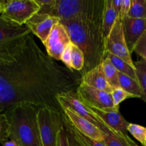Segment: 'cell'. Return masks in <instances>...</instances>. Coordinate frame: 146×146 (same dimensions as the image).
<instances>
[{
	"mask_svg": "<svg viewBox=\"0 0 146 146\" xmlns=\"http://www.w3.org/2000/svg\"><path fill=\"white\" fill-rule=\"evenodd\" d=\"M80 72L44 54L28 34L0 44V108L29 103L62 112L57 96L76 92Z\"/></svg>",
	"mask_w": 146,
	"mask_h": 146,
	"instance_id": "1",
	"label": "cell"
},
{
	"mask_svg": "<svg viewBox=\"0 0 146 146\" xmlns=\"http://www.w3.org/2000/svg\"><path fill=\"white\" fill-rule=\"evenodd\" d=\"M105 0L94 9L67 21H60L70 36L71 42L84 54V64L81 75H84L102 64L106 56L102 32V20Z\"/></svg>",
	"mask_w": 146,
	"mask_h": 146,
	"instance_id": "2",
	"label": "cell"
},
{
	"mask_svg": "<svg viewBox=\"0 0 146 146\" xmlns=\"http://www.w3.org/2000/svg\"><path fill=\"white\" fill-rule=\"evenodd\" d=\"M42 107L21 103L5 111L9 125V138L20 146H42L37 114Z\"/></svg>",
	"mask_w": 146,
	"mask_h": 146,
	"instance_id": "3",
	"label": "cell"
},
{
	"mask_svg": "<svg viewBox=\"0 0 146 146\" xmlns=\"http://www.w3.org/2000/svg\"><path fill=\"white\" fill-rule=\"evenodd\" d=\"M37 119L42 146H57L58 134L64 126L62 112L42 107Z\"/></svg>",
	"mask_w": 146,
	"mask_h": 146,
	"instance_id": "4",
	"label": "cell"
},
{
	"mask_svg": "<svg viewBox=\"0 0 146 146\" xmlns=\"http://www.w3.org/2000/svg\"><path fill=\"white\" fill-rule=\"evenodd\" d=\"M39 11L40 6L35 0H9L4 1L0 16L9 22L23 26Z\"/></svg>",
	"mask_w": 146,
	"mask_h": 146,
	"instance_id": "5",
	"label": "cell"
},
{
	"mask_svg": "<svg viewBox=\"0 0 146 146\" xmlns=\"http://www.w3.org/2000/svg\"><path fill=\"white\" fill-rule=\"evenodd\" d=\"M102 0H57L51 15L60 21H67L94 9Z\"/></svg>",
	"mask_w": 146,
	"mask_h": 146,
	"instance_id": "6",
	"label": "cell"
},
{
	"mask_svg": "<svg viewBox=\"0 0 146 146\" xmlns=\"http://www.w3.org/2000/svg\"><path fill=\"white\" fill-rule=\"evenodd\" d=\"M104 48L106 53H110L115 56L119 57L133 68H135L134 62L132 59L131 53L127 48L125 39L123 27L120 19L117 18L116 19L110 34L105 38Z\"/></svg>",
	"mask_w": 146,
	"mask_h": 146,
	"instance_id": "7",
	"label": "cell"
},
{
	"mask_svg": "<svg viewBox=\"0 0 146 146\" xmlns=\"http://www.w3.org/2000/svg\"><path fill=\"white\" fill-rule=\"evenodd\" d=\"M79 99L85 106L102 110L114 109L111 94L97 89L82 81L76 91Z\"/></svg>",
	"mask_w": 146,
	"mask_h": 146,
	"instance_id": "8",
	"label": "cell"
},
{
	"mask_svg": "<svg viewBox=\"0 0 146 146\" xmlns=\"http://www.w3.org/2000/svg\"><path fill=\"white\" fill-rule=\"evenodd\" d=\"M71 43L67 29L60 21L54 24L44 45L47 55L55 61L61 60L64 48Z\"/></svg>",
	"mask_w": 146,
	"mask_h": 146,
	"instance_id": "9",
	"label": "cell"
},
{
	"mask_svg": "<svg viewBox=\"0 0 146 146\" xmlns=\"http://www.w3.org/2000/svg\"><path fill=\"white\" fill-rule=\"evenodd\" d=\"M57 98L62 109L68 108L98 128L100 120L79 99L76 92L72 91L60 94Z\"/></svg>",
	"mask_w": 146,
	"mask_h": 146,
	"instance_id": "10",
	"label": "cell"
},
{
	"mask_svg": "<svg viewBox=\"0 0 146 146\" xmlns=\"http://www.w3.org/2000/svg\"><path fill=\"white\" fill-rule=\"evenodd\" d=\"M86 106L109 128L118 133L127 135V127L130 123L127 122L120 114L119 111L120 108L102 110L88 106Z\"/></svg>",
	"mask_w": 146,
	"mask_h": 146,
	"instance_id": "11",
	"label": "cell"
},
{
	"mask_svg": "<svg viewBox=\"0 0 146 146\" xmlns=\"http://www.w3.org/2000/svg\"><path fill=\"white\" fill-rule=\"evenodd\" d=\"M60 21V19L58 17L37 13L26 23L25 25L31 33L37 36L44 44L48 38L53 26Z\"/></svg>",
	"mask_w": 146,
	"mask_h": 146,
	"instance_id": "12",
	"label": "cell"
},
{
	"mask_svg": "<svg viewBox=\"0 0 146 146\" xmlns=\"http://www.w3.org/2000/svg\"><path fill=\"white\" fill-rule=\"evenodd\" d=\"M120 21L127 48L132 53L138 40L146 31V19L125 17Z\"/></svg>",
	"mask_w": 146,
	"mask_h": 146,
	"instance_id": "13",
	"label": "cell"
},
{
	"mask_svg": "<svg viewBox=\"0 0 146 146\" xmlns=\"http://www.w3.org/2000/svg\"><path fill=\"white\" fill-rule=\"evenodd\" d=\"M62 113L69 122L81 133L98 141H103L105 134L85 118L74 113L68 108H63Z\"/></svg>",
	"mask_w": 146,
	"mask_h": 146,
	"instance_id": "14",
	"label": "cell"
},
{
	"mask_svg": "<svg viewBox=\"0 0 146 146\" xmlns=\"http://www.w3.org/2000/svg\"><path fill=\"white\" fill-rule=\"evenodd\" d=\"M82 81L93 88L109 94H111L113 91L106 79L102 64L82 76Z\"/></svg>",
	"mask_w": 146,
	"mask_h": 146,
	"instance_id": "15",
	"label": "cell"
},
{
	"mask_svg": "<svg viewBox=\"0 0 146 146\" xmlns=\"http://www.w3.org/2000/svg\"><path fill=\"white\" fill-rule=\"evenodd\" d=\"M31 31L26 25L19 26L4 19L0 16V44L19 38Z\"/></svg>",
	"mask_w": 146,
	"mask_h": 146,
	"instance_id": "16",
	"label": "cell"
},
{
	"mask_svg": "<svg viewBox=\"0 0 146 146\" xmlns=\"http://www.w3.org/2000/svg\"><path fill=\"white\" fill-rule=\"evenodd\" d=\"M98 128L105 134L103 142L106 146H139L128 136V135H123L115 132L114 130L107 126L101 120L99 123Z\"/></svg>",
	"mask_w": 146,
	"mask_h": 146,
	"instance_id": "17",
	"label": "cell"
},
{
	"mask_svg": "<svg viewBox=\"0 0 146 146\" xmlns=\"http://www.w3.org/2000/svg\"><path fill=\"white\" fill-rule=\"evenodd\" d=\"M63 123H64V127L66 131L72 135L73 138L81 146H106L103 141H96V140L92 139V138L81 133L69 122L64 114H63Z\"/></svg>",
	"mask_w": 146,
	"mask_h": 146,
	"instance_id": "18",
	"label": "cell"
},
{
	"mask_svg": "<svg viewBox=\"0 0 146 146\" xmlns=\"http://www.w3.org/2000/svg\"><path fill=\"white\" fill-rule=\"evenodd\" d=\"M117 19V14L113 9L112 0H105L102 20V32L104 39L110 34Z\"/></svg>",
	"mask_w": 146,
	"mask_h": 146,
	"instance_id": "19",
	"label": "cell"
},
{
	"mask_svg": "<svg viewBox=\"0 0 146 146\" xmlns=\"http://www.w3.org/2000/svg\"><path fill=\"white\" fill-rule=\"evenodd\" d=\"M119 81H120V88H123L127 92L133 94L136 98H142L143 91L140 88L139 83L137 80H135L125 74L118 72Z\"/></svg>",
	"mask_w": 146,
	"mask_h": 146,
	"instance_id": "20",
	"label": "cell"
},
{
	"mask_svg": "<svg viewBox=\"0 0 146 146\" xmlns=\"http://www.w3.org/2000/svg\"><path fill=\"white\" fill-rule=\"evenodd\" d=\"M105 57H107L110 60V62L112 63V64L114 66L115 68L117 69V71L119 73L125 74V75L137 81L135 73V68H133L130 64L125 62L124 60L121 59L119 57L115 56L113 55L110 53H106Z\"/></svg>",
	"mask_w": 146,
	"mask_h": 146,
	"instance_id": "21",
	"label": "cell"
},
{
	"mask_svg": "<svg viewBox=\"0 0 146 146\" xmlns=\"http://www.w3.org/2000/svg\"><path fill=\"white\" fill-rule=\"evenodd\" d=\"M102 66L105 78L110 87L113 90L120 88V81H119L118 71L107 57H105L102 62Z\"/></svg>",
	"mask_w": 146,
	"mask_h": 146,
	"instance_id": "22",
	"label": "cell"
},
{
	"mask_svg": "<svg viewBox=\"0 0 146 146\" xmlns=\"http://www.w3.org/2000/svg\"><path fill=\"white\" fill-rule=\"evenodd\" d=\"M134 64L137 81L143 91L141 99L146 103V61L141 58Z\"/></svg>",
	"mask_w": 146,
	"mask_h": 146,
	"instance_id": "23",
	"label": "cell"
},
{
	"mask_svg": "<svg viewBox=\"0 0 146 146\" xmlns=\"http://www.w3.org/2000/svg\"><path fill=\"white\" fill-rule=\"evenodd\" d=\"M127 17L146 19V0H132Z\"/></svg>",
	"mask_w": 146,
	"mask_h": 146,
	"instance_id": "24",
	"label": "cell"
},
{
	"mask_svg": "<svg viewBox=\"0 0 146 146\" xmlns=\"http://www.w3.org/2000/svg\"><path fill=\"white\" fill-rule=\"evenodd\" d=\"M71 63L72 70L81 72L84 64V57L82 51L77 46L72 43Z\"/></svg>",
	"mask_w": 146,
	"mask_h": 146,
	"instance_id": "25",
	"label": "cell"
},
{
	"mask_svg": "<svg viewBox=\"0 0 146 146\" xmlns=\"http://www.w3.org/2000/svg\"><path fill=\"white\" fill-rule=\"evenodd\" d=\"M127 132L139 141L143 146H146V127L135 123H129Z\"/></svg>",
	"mask_w": 146,
	"mask_h": 146,
	"instance_id": "26",
	"label": "cell"
},
{
	"mask_svg": "<svg viewBox=\"0 0 146 146\" xmlns=\"http://www.w3.org/2000/svg\"><path fill=\"white\" fill-rule=\"evenodd\" d=\"M111 96L115 107H120V103L123 102L124 100L127 99V98H136V96H135L134 95L127 92L121 88L113 90V92L111 93Z\"/></svg>",
	"mask_w": 146,
	"mask_h": 146,
	"instance_id": "27",
	"label": "cell"
},
{
	"mask_svg": "<svg viewBox=\"0 0 146 146\" xmlns=\"http://www.w3.org/2000/svg\"><path fill=\"white\" fill-rule=\"evenodd\" d=\"M9 138V125L7 115L0 112V143H3Z\"/></svg>",
	"mask_w": 146,
	"mask_h": 146,
	"instance_id": "28",
	"label": "cell"
},
{
	"mask_svg": "<svg viewBox=\"0 0 146 146\" xmlns=\"http://www.w3.org/2000/svg\"><path fill=\"white\" fill-rule=\"evenodd\" d=\"M40 6L38 14L51 15L57 4V0H35Z\"/></svg>",
	"mask_w": 146,
	"mask_h": 146,
	"instance_id": "29",
	"label": "cell"
},
{
	"mask_svg": "<svg viewBox=\"0 0 146 146\" xmlns=\"http://www.w3.org/2000/svg\"><path fill=\"white\" fill-rule=\"evenodd\" d=\"M133 51L138 54L142 59L146 61V31L138 40Z\"/></svg>",
	"mask_w": 146,
	"mask_h": 146,
	"instance_id": "30",
	"label": "cell"
},
{
	"mask_svg": "<svg viewBox=\"0 0 146 146\" xmlns=\"http://www.w3.org/2000/svg\"><path fill=\"white\" fill-rule=\"evenodd\" d=\"M71 51H72V42L69 44L67 46L64 48L62 54L61 56V61L64 64L67 68L72 70L71 63Z\"/></svg>",
	"mask_w": 146,
	"mask_h": 146,
	"instance_id": "31",
	"label": "cell"
},
{
	"mask_svg": "<svg viewBox=\"0 0 146 146\" xmlns=\"http://www.w3.org/2000/svg\"><path fill=\"white\" fill-rule=\"evenodd\" d=\"M57 146H70L67 138V132L63 126V128L60 130L58 134V138H57Z\"/></svg>",
	"mask_w": 146,
	"mask_h": 146,
	"instance_id": "32",
	"label": "cell"
},
{
	"mask_svg": "<svg viewBox=\"0 0 146 146\" xmlns=\"http://www.w3.org/2000/svg\"><path fill=\"white\" fill-rule=\"evenodd\" d=\"M132 0H123L122 1V7L120 9V15H119V19L120 20L123 19L125 17H127L129 11H130V6H131Z\"/></svg>",
	"mask_w": 146,
	"mask_h": 146,
	"instance_id": "33",
	"label": "cell"
},
{
	"mask_svg": "<svg viewBox=\"0 0 146 146\" xmlns=\"http://www.w3.org/2000/svg\"><path fill=\"white\" fill-rule=\"evenodd\" d=\"M122 1H123V0H112V4H113V9H114L118 19L122 7Z\"/></svg>",
	"mask_w": 146,
	"mask_h": 146,
	"instance_id": "34",
	"label": "cell"
},
{
	"mask_svg": "<svg viewBox=\"0 0 146 146\" xmlns=\"http://www.w3.org/2000/svg\"><path fill=\"white\" fill-rule=\"evenodd\" d=\"M66 132H67V138H68V141H69V144H70V146H81L77 142V141L73 138V136L70 133L67 132V131H66Z\"/></svg>",
	"mask_w": 146,
	"mask_h": 146,
	"instance_id": "35",
	"label": "cell"
},
{
	"mask_svg": "<svg viewBox=\"0 0 146 146\" xmlns=\"http://www.w3.org/2000/svg\"><path fill=\"white\" fill-rule=\"evenodd\" d=\"M1 144H2V146H20L17 142L11 139L9 141L8 140V141H5V142H4Z\"/></svg>",
	"mask_w": 146,
	"mask_h": 146,
	"instance_id": "36",
	"label": "cell"
},
{
	"mask_svg": "<svg viewBox=\"0 0 146 146\" xmlns=\"http://www.w3.org/2000/svg\"><path fill=\"white\" fill-rule=\"evenodd\" d=\"M4 6V1H0V14L3 12Z\"/></svg>",
	"mask_w": 146,
	"mask_h": 146,
	"instance_id": "37",
	"label": "cell"
},
{
	"mask_svg": "<svg viewBox=\"0 0 146 146\" xmlns=\"http://www.w3.org/2000/svg\"><path fill=\"white\" fill-rule=\"evenodd\" d=\"M0 112H3V111L1 109V108H0Z\"/></svg>",
	"mask_w": 146,
	"mask_h": 146,
	"instance_id": "38",
	"label": "cell"
}]
</instances>
